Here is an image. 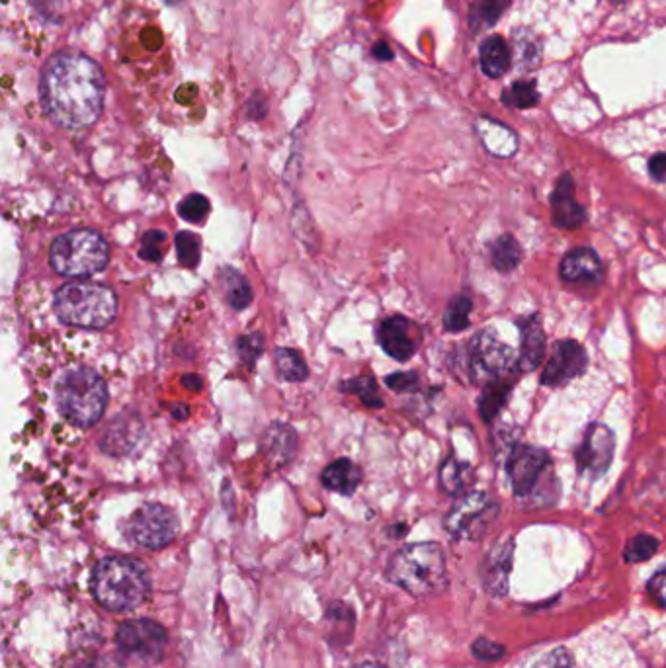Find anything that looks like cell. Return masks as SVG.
Here are the masks:
<instances>
[{
    "mask_svg": "<svg viewBox=\"0 0 666 668\" xmlns=\"http://www.w3.org/2000/svg\"><path fill=\"white\" fill-rule=\"evenodd\" d=\"M588 356L577 340H559L545 366L542 383L547 387H559L575 377L583 376Z\"/></svg>",
    "mask_w": 666,
    "mask_h": 668,
    "instance_id": "5bb4252c",
    "label": "cell"
},
{
    "mask_svg": "<svg viewBox=\"0 0 666 668\" xmlns=\"http://www.w3.org/2000/svg\"><path fill=\"white\" fill-rule=\"evenodd\" d=\"M532 668H575L573 655L567 649H555L545 653L542 659H538Z\"/></svg>",
    "mask_w": 666,
    "mask_h": 668,
    "instance_id": "8d00e7d4",
    "label": "cell"
},
{
    "mask_svg": "<svg viewBox=\"0 0 666 668\" xmlns=\"http://www.w3.org/2000/svg\"><path fill=\"white\" fill-rule=\"evenodd\" d=\"M602 274L604 268L598 254L586 247L567 252L561 262V278L567 284L594 286L602 280Z\"/></svg>",
    "mask_w": 666,
    "mask_h": 668,
    "instance_id": "2e32d148",
    "label": "cell"
},
{
    "mask_svg": "<svg viewBox=\"0 0 666 668\" xmlns=\"http://www.w3.org/2000/svg\"><path fill=\"white\" fill-rule=\"evenodd\" d=\"M176 252L180 262L186 268H196L200 264V254H202V245L200 237L188 231H182L176 235Z\"/></svg>",
    "mask_w": 666,
    "mask_h": 668,
    "instance_id": "4dcf8cb0",
    "label": "cell"
},
{
    "mask_svg": "<svg viewBox=\"0 0 666 668\" xmlns=\"http://www.w3.org/2000/svg\"><path fill=\"white\" fill-rule=\"evenodd\" d=\"M90 588L98 604L106 610L129 612L147 600L151 581L141 561L114 555L96 563Z\"/></svg>",
    "mask_w": 666,
    "mask_h": 668,
    "instance_id": "7a4b0ae2",
    "label": "cell"
},
{
    "mask_svg": "<svg viewBox=\"0 0 666 668\" xmlns=\"http://www.w3.org/2000/svg\"><path fill=\"white\" fill-rule=\"evenodd\" d=\"M514 354L510 346L500 342L495 334H479L469 350V374L475 383H489L512 372Z\"/></svg>",
    "mask_w": 666,
    "mask_h": 668,
    "instance_id": "30bf717a",
    "label": "cell"
},
{
    "mask_svg": "<svg viewBox=\"0 0 666 668\" xmlns=\"http://www.w3.org/2000/svg\"><path fill=\"white\" fill-rule=\"evenodd\" d=\"M237 350H239V356L241 360L247 364V366H252L264 352V336L260 333L247 334V336H241L237 340Z\"/></svg>",
    "mask_w": 666,
    "mask_h": 668,
    "instance_id": "d590c367",
    "label": "cell"
},
{
    "mask_svg": "<svg viewBox=\"0 0 666 668\" xmlns=\"http://www.w3.org/2000/svg\"><path fill=\"white\" fill-rule=\"evenodd\" d=\"M510 0H473L471 4V26L475 30L491 28L500 20L504 10L508 8Z\"/></svg>",
    "mask_w": 666,
    "mask_h": 668,
    "instance_id": "4316f807",
    "label": "cell"
},
{
    "mask_svg": "<svg viewBox=\"0 0 666 668\" xmlns=\"http://www.w3.org/2000/svg\"><path fill=\"white\" fill-rule=\"evenodd\" d=\"M188 413H190V409L186 405H180V407L172 409V417L178 418V420H184V418L188 417Z\"/></svg>",
    "mask_w": 666,
    "mask_h": 668,
    "instance_id": "f6af8a7d",
    "label": "cell"
},
{
    "mask_svg": "<svg viewBox=\"0 0 666 668\" xmlns=\"http://www.w3.org/2000/svg\"><path fill=\"white\" fill-rule=\"evenodd\" d=\"M321 479L329 491L350 497L362 483V469L354 461L342 458L325 467Z\"/></svg>",
    "mask_w": 666,
    "mask_h": 668,
    "instance_id": "ac0fdd59",
    "label": "cell"
},
{
    "mask_svg": "<svg viewBox=\"0 0 666 668\" xmlns=\"http://www.w3.org/2000/svg\"><path fill=\"white\" fill-rule=\"evenodd\" d=\"M522 260V247L512 235H500L491 245V262L499 272H512Z\"/></svg>",
    "mask_w": 666,
    "mask_h": 668,
    "instance_id": "484cf974",
    "label": "cell"
},
{
    "mask_svg": "<svg viewBox=\"0 0 666 668\" xmlns=\"http://www.w3.org/2000/svg\"><path fill=\"white\" fill-rule=\"evenodd\" d=\"M387 577L415 596L434 594L446 585V555L438 543L405 545L393 555Z\"/></svg>",
    "mask_w": 666,
    "mask_h": 668,
    "instance_id": "5b68a950",
    "label": "cell"
},
{
    "mask_svg": "<svg viewBox=\"0 0 666 668\" xmlns=\"http://www.w3.org/2000/svg\"><path fill=\"white\" fill-rule=\"evenodd\" d=\"M481 69L487 77L499 79L510 67V51L500 36H491L481 43Z\"/></svg>",
    "mask_w": 666,
    "mask_h": 668,
    "instance_id": "603a6c76",
    "label": "cell"
},
{
    "mask_svg": "<svg viewBox=\"0 0 666 668\" xmlns=\"http://www.w3.org/2000/svg\"><path fill=\"white\" fill-rule=\"evenodd\" d=\"M106 96V79L96 61L79 51L49 57L40 77V100L57 126L77 131L98 122Z\"/></svg>",
    "mask_w": 666,
    "mask_h": 668,
    "instance_id": "6da1fadb",
    "label": "cell"
},
{
    "mask_svg": "<svg viewBox=\"0 0 666 668\" xmlns=\"http://www.w3.org/2000/svg\"><path fill=\"white\" fill-rule=\"evenodd\" d=\"M649 174L657 182H666V153H657L649 159Z\"/></svg>",
    "mask_w": 666,
    "mask_h": 668,
    "instance_id": "60d3db41",
    "label": "cell"
},
{
    "mask_svg": "<svg viewBox=\"0 0 666 668\" xmlns=\"http://www.w3.org/2000/svg\"><path fill=\"white\" fill-rule=\"evenodd\" d=\"M520 329V356L518 368L522 372H534L542 364L545 354V333L540 317L532 315L518 323Z\"/></svg>",
    "mask_w": 666,
    "mask_h": 668,
    "instance_id": "e0dca14e",
    "label": "cell"
},
{
    "mask_svg": "<svg viewBox=\"0 0 666 668\" xmlns=\"http://www.w3.org/2000/svg\"><path fill=\"white\" fill-rule=\"evenodd\" d=\"M547 467L549 454L545 450L528 444H518L506 461V471L514 493L518 497L532 495Z\"/></svg>",
    "mask_w": 666,
    "mask_h": 668,
    "instance_id": "7c38bea8",
    "label": "cell"
},
{
    "mask_svg": "<svg viewBox=\"0 0 666 668\" xmlns=\"http://www.w3.org/2000/svg\"><path fill=\"white\" fill-rule=\"evenodd\" d=\"M184 385L190 387L192 391H200L202 389V381L198 376H184Z\"/></svg>",
    "mask_w": 666,
    "mask_h": 668,
    "instance_id": "ee69618b",
    "label": "cell"
},
{
    "mask_svg": "<svg viewBox=\"0 0 666 668\" xmlns=\"http://www.w3.org/2000/svg\"><path fill=\"white\" fill-rule=\"evenodd\" d=\"M274 362L278 376L284 377L286 381H305L309 376L303 356L293 348H278L274 354Z\"/></svg>",
    "mask_w": 666,
    "mask_h": 668,
    "instance_id": "83f0119b",
    "label": "cell"
},
{
    "mask_svg": "<svg viewBox=\"0 0 666 668\" xmlns=\"http://www.w3.org/2000/svg\"><path fill=\"white\" fill-rule=\"evenodd\" d=\"M499 514V504L487 493L469 491L461 495L448 512L444 526L456 540H479Z\"/></svg>",
    "mask_w": 666,
    "mask_h": 668,
    "instance_id": "ba28073f",
    "label": "cell"
},
{
    "mask_svg": "<svg viewBox=\"0 0 666 668\" xmlns=\"http://www.w3.org/2000/svg\"><path fill=\"white\" fill-rule=\"evenodd\" d=\"M86 668H122L114 659H96Z\"/></svg>",
    "mask_w": 666,
    "mask_h": 668,
    "instance_id": "7bdbcfd3",
    "label": "cell"
},
{
    "mask_svg": "<svg viewBox=\"0 0 666 668\" xmlns=\"http://www.w3.org/2000/svg\"><path fill=\"white\" fill-rule=\"evenodd\" d=\"M356 668H385L383 665H379V663H362V665H358Z\"/></svg>",
    "mask_w": 666,
    "mask_h": 668,
    "instance_id": "bcb514c9",
    "label": "cell"
},
{
    "mask_svg": "<svg viewBox=\"0 0 666 668\" xmlns=\"http://www.w3.org/2000/svg\"><path fill=\"white\" fill-rule=\"evenodd\" d=\"M659 549V542L653 536L641 534L631 538L627 545H625V561L629 563H643L647 559H651Z\"/></svg>",
    "mask_w": 666,
    "mask_h": 668,
    "instance_id": "d6a6232c",
    "label": "cell"
},
{
    "mask_svg": "<svg viewBox=\"0 0 666 668\" xmlns=\"http://www.w3.org/2000/svg\"><path fill=\"white\" fill-rule=\"evenodd\" d=\"M475 127L489 153L497 157H512L516 153L518 139L510 127L489 118H481Z\"/></svg>",
    "mask_w": 666,
    "mask_h": 668,
    "instance_id": "d6986e66",
    "label": "cell"
},
{
    "mask_svg": "<svg viewBox=\"0 0 666 668\" xmlns=\"http://www.w3.org/2000/svg\"><path fill=\"white\" fill-rule=\"evenodd\" d=\"M295 432L288 424H272L264 436V452L276 463H286L295 452Z\"/></svg>",
    "mask_w": 666,
    "mask_h": 668,
    "instance_id": "cb8c5ba5",
    "label": "cell"
},
{
    "mask_svg": "<svg viewBox=\"0 0 666 668\" xmlns=\"http://www.w3.org/2000/svg\"><path fill=\"white\" fill-rule=\"evenodd\" d=\"M342 389L348 391V393L358 395L364 401V405H368L372 409H381L383 407V401L379 399V391H377V385H375L372 377H356L352 381H346L342 385Z\"/></svg>",
    "mask_w": 666,
    "mask_h": 668,
    "instance_id": "1f68e13d",
    "label": "cell"
},
{
    "mask_svg": "<svg viewBox=\"0 0 666 668\" xmlns=\"http://www.w3.org/2000/svg\"><path fill=\"white\" fill-rule=\"evenodd\" d=\"M165 241H167V235L163 231H149V233H145V237L141 241L139 256L143 260H147V262H159V260H163Z\"/></svg>",
    "mask_w": 666,
    "mask_h": 668,
    "instance_id": "e575fe53",
    "label": "cell"
},
{
    "mask_svg": "<svg viewBox=\"0 0 666 668\" xmlns=\"http://www.w3.org/2000/svg\"><path fill=\"white\" fill-rule=\"evenodd\" d=\"M55 397L61 417L77 428L94 426L108 407L104 377L86 366L65 370L57 381Z\"/></svg>",
    "mask_w": 666,
    "mask_h": 668,
    "instance_id": "277c9868",
    "label": "cell"
},
{
    "mask_svg": "<svg viewBox=\"0 0 666 668\" xmlns=\"http://www.w3.org/2000/svg\"><path fill=\"white\" fill-rule=\"evenodd\" d=\"M167 643V629L147 618L124 622L116 633V645L120 653L139 665L159 663L165 655Z\"/></svg>",
    "mask_w": 666,
    "mask_h": 668,
    "instance_id": "9c48e42d",
    "label": "cell"
},
{
    "mask_svg": "<svg viewBox=\"0 0 666 668\" xmlns=\"http://www.w3.org/2000/svg\"><path fill=\"white\" fill-rule=\"evenodd\" d=\"M551 221L559 229H579L586 221V211L575 200V180L563 174L551 194Z\"/></svg>",
    "mask_w": 666,
    "mask_h": 668,
    "instance_id": "9a60e30c",
    "label": "cell"
},
{
    "mask_svg": "<svg viewBox=\"0 0 666 668\" xmlns=\"http://www.w3.org/2000/svg\"><path fill=\"white\" fill-rule=\"evenodd\" d=\"M616 454V436L614 432L600 422H594L586 428L583 442L577 450L579 473L588 477H600L608 471Z\"/></svg>",
    "mask_w": 666,
    "mask_h": 668,
    "instance_id": "8fae6325",
    "label": "cell"
},
{
    "mask_svg": "<svg viewBox=\"0 0 666 668\" xmlns=\"http://www.w3.org/2000/svg\"><path fill=\"white\" fill-rule=\"evenodd\" d=\"M510 565H512V543H500L499 547H495L489 553L485 561L483 579L493 594H504L508 586Z\"/></svg>",
    "mask_w": 666,
    "mask_h": 668,
    "instance_id": "ffe728a7",
    "label": "cell"
},
{
    "mask_svg": "<svg viewBox=\"0 0 666 668\" xmlns=\"http://www.w3.org/2000/svg\"><path fill=\"white\" fill-rule=\"evenodd\" d=\"M387 385L399 393H405V391H413L418 385V376L409 372V374H393V376L387 377L385 379Z\"/></svg>",
    "mask_w": 666,
    "mask_h": 668,
    "instance_id": "f35d334b",
    "label": "cell"
},
{
    "mask_svg": "<svg viewBox=\"0 0 666 668\" xmlns=\"http://www.w3.org/2000/svg\"><path fill=\"white\" fill-rule=\"evenodd\" d=\"M53 309L59 321L67 327L100 331L114 323L118 297L104 284L71 282L57 290Z\"/></svg>",
    "mask_w": 666,
    "mask_h": 668,
    "instance_id": "3957f363",
    "label": "cell"
},
{
    "mask_svg": "<svg viewBox=\"0 0 666 668\" xmlns=\"http://www.w3.org/2000/svg\"><path fill=\"white\" fill-rule=\"evenodd\" d=\"M473 655L481 661H497L504 655V649L499 643H493L489 639H477L473 643Z\"/></svg>",
    "mask_w": 666,
    "mask_h": 668,
    "instance_id": "74e56055",
    "label": "cell"
},
{
    "mask_svg": "<svg viewBox=\"0 0 666 668\" xmlns=\"http://www.w3.org/2000/svg\"><path fill=\"white\" fill-rule=\"evenodd\" d=\"M180 522L174 510L165 504L147 502L139 506L125 524L129 542L143 549H163L178 536Z\"/></svg>",
    "mask_w": 666,
    "mask_h": 668,
    "instance_id": "52a82bcc",
    "label": "cell"
},
{
    "mask_svg": "<svg viewBox=\"0 0 666 668\" xmlns=\"http://www.w3.org/2000/svg\"><path fill=\"white\" fill-rule=\"evenodd\" d=\"M502 102L512 108H532L540 102V94L536 90V84L518 81L504 90Z\"/></svg>",
    "mask_w": 666,
    "mask_h": 668,
    "instance_id": "f546056e",
    "label": "cell"
},
{
    "mask_svg": "<svg viewBox=\"0 0 666 668\" xmlns=\"http://www.w3.org/2000/svg\"><path fill=\"white\" fill-rule=\"evenodd\" d=\"M377 342L385 350L387 356L399 362H407L417 354L420 333H418L417 325L411 319L395 315L379 323Z\"/></svg>",
    "mask_w": 666,
    "mask_h": 668,
    "instance_id": "4fadbf2b",
    "label": "cell"
},
{
    "mask_svg": "<svg viewBox=\"0 0 666 668\" xmlns=\"http://www.w3.org/2000/svg\"><path fill=\"white\" fill-rule=\"evenodd\" d=\"M374 57L379 61H391L393 59V51L387 47L385 42H377L374 45Z\"/></svg>",
    "mask_w": 666,
    "mask_h": 668,
    "instance_id": "b9f144b4",
    "label": "cell"
},
{
    "mask_svg": "<svg viewBox=\"0 0 666 668\" xmlns=\"http://www.w3.org/2000/svg\"><path fill=\"white\" fill-rule=\"evenodd\" d=\"M473 483H475V471L467 461H461L456 456H452V458H448L442 463L440 487L448 495L461 497V495L469 493Z\"/></svg>",
    "mask_w": 666,
    "mask_h": 668,
    "instance_id": "44dd1931",
    "label": "cell"
},
{
    "mask_svg": "<svg viewBox=\"0 0 666 668\" xmlns=\"http://www.w3.org/2000/svg\"><path fill=\"white\" fill-rule=\"evenodd\" d=\"M514 383H516V374L510 372V374L497 377V379H493L485 385V391H483L481 401H479V411H481L483 420L489 422V420H493L499 415L502 407L506 405V399H508Z\"/></svg>",
    "mask_w": 666,
    "mask_h": 668,
    "instance_id": "7402d4cb",
    "label": "cell"
},
{
    "mask_svg": "<svg viewBox=\"0 0 666 668\" xmlns=\"http://www.w3.org/2000/svg\"><path fill=\"white\" fill-rule=\"evenodd\" d=\"M473 303L467 295H458L450 301L446 313H444V329L448 333H461L469 327V315H471Z\"/></svg>",
    "mask_w": 666,
    "mask_h": 668,
    "instance_id": "f1b7e54d",
    "label": "cell"
},
{
    "mask_svg": "<svg viewBox=\"0 0 666 668\" xmlns=\"http://www.w3.org/2000/svg\"><path fill=\"white\" fill-rule=\"evenodd\" d=\"M649 594L661 608H666V567L651 579Z\"/></svg>",
    "mask_w": 666,
    "mask_h": 668,
    "instance_id": "ab89813d",
    "label": "cell"
},
{
    "mask_svg": "<svg viewBox=\"0 0 666 668\" xmlns=\"http://www.w3.org/2000/svg\"><path fill=\"white\" fill-rule=\"evenodd\" d=\"M219 284H221V290L225 293L227 297V303L241 311L245 307H249L250 301H252V290H250L249 280L233 270V268H225L221 274H219Z\"/></svg>",
    "mask_w": 666,
    "mask_h": 668,
    "instance_id": "d4e9b609",
    "label": "cell"
},
{
    "mask_svg": "<svg viewBox=\"0 0 666 668\" xmlns=\"http://www.w3.org/2000/svg\"><path fill=\"white\" fill-rule=\"evenodd\" d=\"M178 213L188 223H202L209 215V200L202 194H190L178 204Z\"/></svg>",
    "mask_w": 666,
    "mask_h": 668,
    "instance_id": "836d02e7",
    "label": "cell"
},
{
    "mask_svg": "<svg viewBox=\"0 0 666 668\" xmlns=\"http://www.w3.org/2000/svg\"><path fill=\"white\" fill-rule=\"evenodd\" d=\"M110 262V245L94 229H75L59 235L49 249L51 268L65 278H88Z\"/></svg>",
    "mask_w": 666,
    "mask_h": 668,
    "instance_id": "8992f818",
    "label": "cell"
}]
</instances>
